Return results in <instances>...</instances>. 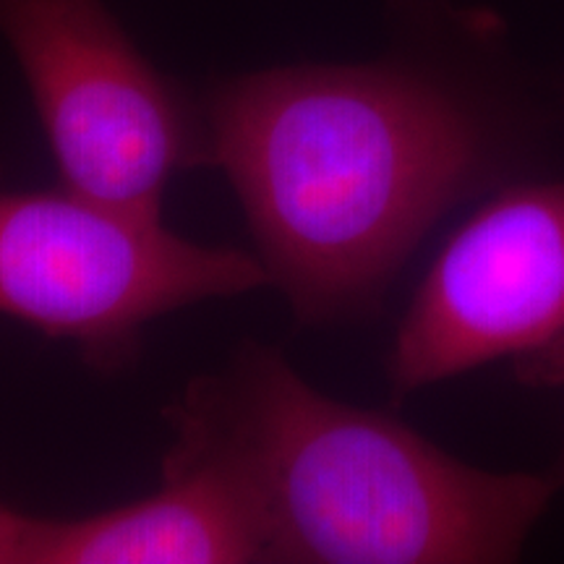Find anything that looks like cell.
Listing matches in <instances>:
<instances>
[{"instance_id":"52a82bcc","label":"cell","mask_w":564,"mask_h":564,"mask_svg":"<svg viewBox=\"0 0 564 564\" xmlns=\"http://www.w3.org/2000/svg\"><path fill=\"white\" fill-rule=\"evenodd\" d=\"M40 518L0 505V564H32Z\"/></svg>"},{"instance_id":"7a4b0ae2","label":"cell","mask_w":564,"mask_h":564,"mask_svg":"<svg viewBox=\"0 0 564 564\" xmlns=\"http://www.w3.org/2000/svg\"><path fill=\"white\" fill-rule=\"evenodd\" d=\"M171 419V455L212 463L251 499L267 562H514L564 484L457 460L390 415L316 392L264 345L188 384Z\"/></svg>"},{"instance_id":"3957f363","label":"cell","mask_w":564,"mask_h":564,"mask_svg":"<svg viewBox=\"0 0 564 564\" xmlns=\"http://www.w3.org/2000/svg\"><path fill=\"white\" fill-rule=\"evenodd\" d=\"M270 285L257 253L202 246L87 196L0 183V314L68 340L100 369L160 316Z\"/></svg>"},{"instance_id":"ba28073f","label":"cell","mask_w":564,"mask_h":564,"mask_svg":"<svg viewBox=\"0 0 564 564\" xmlns=\"http://www.w3.org/2000/svg\"><path fill=\"white\" fill-rule=\"evenodd\" d=\"M562 476H564V463H562Z\"/></svg>"},{"instance_id":"5b68a950","label":"cell","mask_w":564,"mask_h":564,"mask_svg":"<svg viewBox=\"0 0 564 564\" xmlns=\"http://www.w3.org/2000/svg\"><path fill=\"white\" fill-rule=\"evenodd\" d=\"M494 358L564 382V181L507 186L449 238L394 335L392 392Z\"/></svg>"},{"instance_id":"277c9868","label":"cell","mask_w":564,"mask_h":564,"mask_svg":"<svg viewBox=\"0 0 564 564\" xmlns=\"http://www.w3.org/2000/svg\"><path fill=\"white\" fill-rule=\"evenodd\" d=\"M61 186L162 220L167 183L204 160L202 116L133 45L105 0H0Z\"/></svg>"},{"instance_id":"6da1fadb","label":"cell","mask_w":564,"mask_h":564,"mask_svg":"<svg viewBox=\"0 0 564 564\" xmlns=\"http://www.w3.org/2000/svg\"><path fill=\"white\" fill-rule=\"evenodd\" d=\"M204 160L228 175L270 285L303 324L379 301L429 230L502 165L484 97L426 55L223 82Z\"/></svg>"},{"instance_id":"8992f818","label":"cell","mask_w":564,"mask_h":564,"mask_svg":"<svg viewBox=\"0 0 564 564\" xmlns=\"http://www.w3.org/2000/svg\"><path fill=\"white\" fill-rule=\"evenodd\" d=\"M267 562L251 499L225 470L165 455L162 484L139 502L40 518L32 564H251Z\"/></svg>"}]
</instances>
